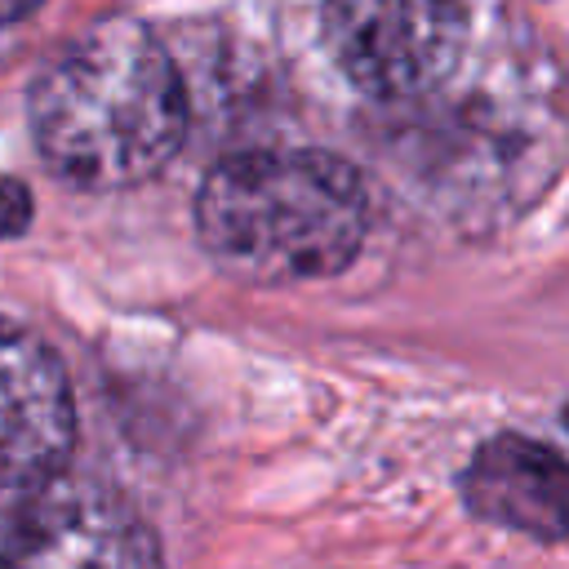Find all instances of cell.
Here are the masks:
<instances>
[{
  "instance_id": "cell-1",
  "label": "cell",
  "mask_w": 569,
  "mask_h": 569,
  "mask_svg": "<svg viewBox=\"0 0 569 569\" xmlns=\"http://www.w3.org/2000/svg\"><path fill=\"white\" fill-rule=\"evenodd\" d=\"M187 133V93L169 49L133 18L71 36L31 84V138L53 178L120 191L156 178Z\"/></svg>"
},
{
  "instance_id": "cell-2",
  "label": "cell",
  "mask_w": 569,
  "mask_h": 569,
  "mask_svg": "<svg viewBox=\"0 0 569 569\" xmlns=\"http://www.w3.org/2000/svg\"><path fill=\"white\" fill-rule=\"evenodd\" d=\"M196 231L204 253L249 284L320 280L360 253L369 231V191L333 151H236L204 173Z\"/></svg>"
},
{
  "instance_id": "cell-3",
  "label": "cell",
  "mask_w": 569,
  "mask_h": 569,
  "mask_svg": "<svg viewBox=\"0 0 569 569\" xmlns=\"http://www.w3.org/2000/svg\"><path fill=\"white\" fill-rule=\"evenodd\" d=\"M320 36L333 67L373 98H422L467 44L462 0H325Z\"/></svg>"
},
{
  "instance_id": "cell-4",
  "label": "cell",
  "mask_w": 569,
  "mask_h": 569,
  "mask_svg": "<svg viewBox=\"0 0 569 569\" xmlns=\"http://www.w3.org/2000/svg\"><path fill=\"white\" fill-rule=\"evenodd\" d=\"M0 569H164L151 525L116 493L49 480L0 547Z\"/></svg>"
},
{
  "instance_id": "cell-5",
  "label": "cell",
  "mask_w": 569,
  "mask_h": 569,
  "mask_svg": "<svg viewBox=\"0 0 569 569\" xmlns=\"http://www.w3.org/2000/svg\"><path fill=\"white\" fill-rule=\"evenodd\" d=\"M76 445V405L58 351L0 316V489H44Z\"/></svg>"
},
{
  "instance_id": "cell-6",
  "label": "cell",
  "mask_w": 569,
  "mask_h": 569,
  "mask_svg": "<svg viewBox=\"0 0 569 569\" xmlns=\"http://www.w3.org/2000/svg\"><path fill=\"white\" fill-rule=\"evenodd\" d=\"M565 458L538 440L525 436H493L476 449L462 498L476 516L542 538L565 542L569 533V507H565Z\"/></svg>"
},
{
  "instance_id": "cell-7",
  "label": "cell",
  "mask_w": 569,
  "mask_h": 569,
  "mask_svg": "<svg viewBox=\"0 0 569 569\" xmlns=\"http://www.w3.org/2000/svg\"><path fill=\"white\" fill-rule=\"evenodd\" d=\"M31 218V200L18 182H0V236H18Z\"/></svg>"
},
{
  "instance_id": "cell-8",
  "label": "cell",
  "mask_w": 569,
  "mask_h": 569,
  "mask_svg": "<svg viewBox=\"0 0 569 569\" xmlns=\"http://www.w3.org/2000/svg\"><path fill=\"white\" fill-rule=\"evenodd\" d=\"M44 0H0V27H9V22H22L31 9H40Z\"/></svg>"
}]
</instances>
